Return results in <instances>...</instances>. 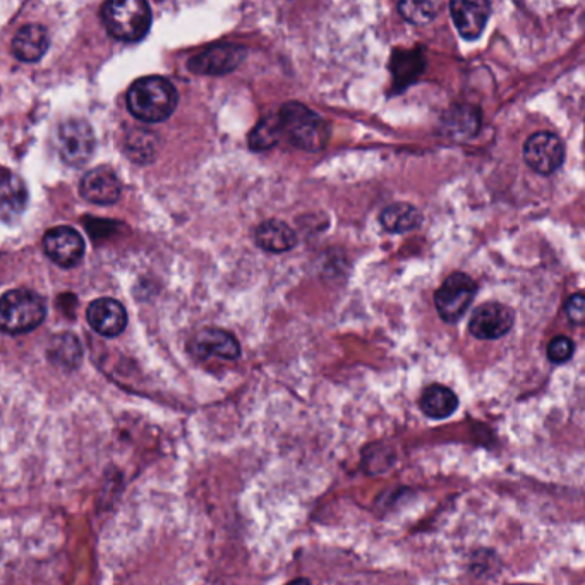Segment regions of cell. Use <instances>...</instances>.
<instances>
[{
    "instance_id": "cell-1",
    "label": "cell",
    "mask_w": 585,
    "mask_h": 585,
    "mask_svg": "<svg viewBox=\"0 0 585 585\" xmlns=\"http://www.w3.org/2000/svg\"><path fill=\"white\" fill-rule=\"evenodd\" d=\"M179 95L169 79L146 76L134 81L127 90V109L138 121L162 122L174 114Z\"/></svg>"
},
{
    "instance_id": "cell-2",
    "label": "cell",
    "mask_w": 585,
    "mask_h": 585,
    "mask_svg": "<svg viewBox=\"0 0 585 585\" xmlns=\"http://www.w3.org/2000/svg\"><path fill=\"white\" fill-rule=\"evenodd\" d=\"M151 9L145 0H112L102 7V21L110 37L134 43L148 35Z\"/></svg>"
},
{
    "instance_id": "cell-3",
    "label": "cell",
    "mask_w": 585,
    "mask_h": 585,
    "mask_svg": "<svg viewBox=\"0 0 585 585\" xmlns=\"http://www.w3.org/2000/svg\"><path fill=\"white\" fill-rule=\"evenodd\" d=\"M278 119L282 133L287 134L290 143L301 150H323L330 139L326 122L302 103H285L278 112Z\"/></svg>"
},
{
    "instance_id": "cell-4",
    "label": "cell",
    "mask_w": 585,
    "mask_h": 585,
    "mask_svg": "<svg viewBox=\"0 0 585 585\" xmlns=\"http://www.w3.org/2000/svg\"><path fill=\"white\" fill-rule=\"evenodd\" d=\"M47 314L43 297L30 289L6 292L0 301V325L11 335H21L42 325Z\"/></svg>"
},
{
    "instance_id": "cell-5",
    "label": "cell",
    "mask_w": 585,
    "mask_h": 585,
    "mask_svg": "<svg viewBox=\"0 0 585 585\" xmlns=\"http://www.w3.org/2000/svg\"><path fill=\"white\" fill-rule=\"evenodd\" d=\"M95 134L88 122L78 117H69L57 127L55 148L62 162L69 167H83L90 162L95 151Z\"/></svg>"
},
{
    "instance_id": "cell-6",
    "label": "cell",
    "mask_w": 585,
    "mask_h": 585,
    "mask_svg": "<svg viewBox=\"0 0 585 585\" xmlns=\"http://www.w3.org/2000/svg\"><path fill=\"white\" fill-rule=\"evenodd\" d=\"M477 285L465 273H452L435 292L436 311L441 320L447 323H457L471 308L476 297Z\"/></svg>"
},
{
    "instance_id": "cell-7",
    "label": "cell",
    "mask_w": 585,
    "mask_h": 585,
    "mask_svg": "<svg viewBox=\"0 0 585 585\" xmlns=\"http://www.w3.org/2000/svg\"><path fill=\"white\" fill-rule=\"evenodd\" d=\"M524 160L537 174H555L565 162V145L556 134L534 133L524 143Z\"/></svg>"
},
{
    "instance_id": "cell-8",
    "label": "cell",
    "mask_w": 585,
    "mask_h": 585,
    "mask_svg": "<svg viewBox=\"0 0 585 585\" xmlns=\"http://www.w3.org/2000/svg\"><path fill=\"white\" fill-rule=\"evenodd\" d=\"M43 251L62 268H73L85 256V241L73 227H54L43 236Z\"/></svg>"
},
{
    "instance_id": "cell-9",
    "label": "cell",
    "mask_w": 585,
    "mask_h": 585,
    "mask_svg": "<svg viewBox=\"0 0 585 585\" xmlns=\"http://www.w3.org/2000/svg\"><path fill=\"white\" fill-rule=\"evenodd\" d=\"M515 314L500 302H488L474 309L469 330L479 340H498L513 328Z\"/></svg>"
},
{
    "instance_id": "cell-10",
    "label": "cell",
    "mask_w": 585,
    "mask_h": 585,
    "mask_svg": "<svg viewBox=\"0 0 585 585\" xmlns=\"http://www.w3.org/2000/svg\"><path fill=\"white\" fill-rule=\"evenodd\" d=\"M246 55L248 52L244 47L224 43V45H215L212 49L205 50L203 54L189 59L187 66H189V71L196 74L222 76V74L236 71V67L241 66L246 59Z\"/></svg>"
},
{
    "instance_id": "cell-11",
    "label": "cell",
    "mask_w": 585,
    "mask_h": 585,
    "mask_svg": "<svg viewBox=\"0 0 585 585\" xmlns=\"http://www.w3.org/2000/svg\"><path fill=\"white\" fill-rule=\"evenodd\" d=\"M79 193L93 205H114L121 198L122 184L114 170L102 165L83 175Z\"/></svg>"
},
{
    "instance_id": "cell-12",
    "label": "cell",
    "mask_w": 585,
    "mask_h": 585,
    "mask_svg": "<svg viewBox=\"0 0 585 585\" xmlns=\"http://www.w3.org/2000/svg\"><path fill=\"white\" fill-rule=\"evenodd\" d=\"M450 14L460 37L474 42L483 35L491 16V4L483 0H453L450 2Z\"/></svg>"
},
{
    "instance_id": "cell-13",
    "label": "cell",
    "mask_w": 585,
    "mask_h": 585,
    "mask_svg": "<svg viewBox=\"0 0 585 585\" xmlns=\"http://www.w3.org/2000/svg\"><path fill=\"white\" fill-rule=\"evenodd\" d=\"M86 320L98 335L112 338L126 330L127 313L121 302L110 297H102L88 306Z\"/></svg>"
},
{
    "instance_id": "cell-14",
    "label": "cell",
    "mask_w": 585,
    "mask_h": 585,
    "mask_svg": "<svg viewBox=\"0 0 585 585\" xmlns=\"http://www.w3.org/2000/svg\"><path fill=\"white\" fill-rule=\"evenodd\" d=\"M191 352L201 359L220 357L227 361H234L241 356V345L232 333L218 328H205L194 335L191 340Z\"/></svg>"
},
{
    "instance_id": "cell-15",
    "label": "cell",
    "mask_w": 585,
    "mask_h": 585,
    "mask_svg": "<svg viewBox=\"0 0 585 585\" xmlns=\"http://www.w3.org/2000/svg\"><path fill=\"white\" fill-rule=\"evenodd\" d=\"M28 205V191L25 182L18 175L4 169L2 172V184H0V217L9 224L21 217Z\"/></svg>"
},
{
    "instance_id": "cell-16",
    "label": "cell",
    "mask_w": 585,
    "mask_h": 585,
    "mask_svg": "<svg viewBox=\"0 0 585 585\" xmlns=\"http://www.w3.org/2000/svg\"><path fill=\"white\" fill-rule=\"evenodd\" d=\"M49 47V31L42 25H25L13 38V54L21 62L40 61Z\"/></svg>"
},
{
    "instance_id": "cell-17",
    "label": "cell",
    "mask_w": 585,
    "mask_h": 585,
    "mask_svg": "<svg viewBox=\"0 0 585 585\" xmlns=\"http://www.w3.org/2000/svg\"><path fill=\"white\" fill-rule=\"evenodd\" d=\"M256 244L268 253H287L297 244V236L289 225L280 220H266L256 229Z\"/></svg>"
},
{
    "instance_id": "cell-18",
    "label": "cell",
    "mask_w": 585,
    "mask_h": 585,
    "mask_svg": "<svg viewBox=\"0 0 585 585\" xmlns=\"http://www.w3.org/2000/svg\"><path fill=\"white\" fill-rule=\"evenodd\" d=\"M419 405H421V411L429 419L441 421V419H447L457 412L459 397L448 386L431 385L424 390Z\"/></svg>"
},
{
    "instance_id": "cell-19",
    "label": "cell",
    "mask_w": 585,
    "mask_h": 585,
    "mask_svg": "<svg viewBox=\"0 0 585 585\" xmlns=\"http://www.w3.org/2000/svg\"><path fill=\"white\" fill-rule=\"evenodd\" d=\"M47 356L57 368L73 371L83 361V349L76 335L64 332L50 338Z\"/></svg>"
},
{
    "instance_id": "cell-20",
    "label": "cell",
    "mask_w": 585,
    "mask_h": 585,
    "mask_svg": "<svg viewBox=\"0 0 585 585\" xmlns=\"http://www.w3.org/2000/svg\"><path fill=\"white\" fill-rule=\"evenodd\" d=\"M421 220H423L421 212L417 210L416 206L409 205V203H395V205L386 206L385 210L380 213L381 227L392 234L411 232L421 225Z\"/></svg>"
},
{
    "instance_id": "cell-21",
    "label": "cell",
    "mask_w": 585,
    "mask_h": 585,
    "mask_svg": "<svg viewBox=\"0 0 585 585\" xmlns=\"http://www.w3.org/2000/svg\"><path fill=\"white\" fill-rule=\"evenodd\" d=\"M445 129L448 133L455 136V138H465V136H474L481 124V117L479 112L474 107L469 105H459V107H452L445 114L443 119Z\"/></svg>"
},
{
    "instance_id": "cell-22",
    "label": "cell",
    "mask_w": 585,
    "mask_h": 585,
    "mask_svg": "<svg viewBox=\"0 0 585 585\" xmlns=\"http://www.w3.org/2000/svg\"><path fill=\"white\" fill-rule=\"evenodd\" d=\"M280 134H282V126H280L278 115H268L265 119H261L258 126L254 127L249 134V146L254 151L270 150L277 145Z\"/></svg>"
},
{
    "instance_id": "cell-23",
    "label": "cell",
    "mask_w": 585,
    "mask_h": 585,
    "mask_svg": "<svg viewBox=\"0 0 585 585\" xmlns=\"http://www.w3.org/2000/svg\"><path fill=\"white\" fill-rule=\"evenodd\" d=\"M440 4L436 2H400L399 11L402 18L407 19L412 25H426L433 21L438 14Z\"/></svg>"
},
{
    "instance_id": "cell-24",
    "label": "cell",
    "mask_w": 585,
    "mask_h": 585,
    "mask_svg": "<svg viewBox=\"0 0 585 585\" xmlns=\"http://www.w3.org/2000/svg\"><path fill=\"white\" fill-rule=\"evenodd\" d=\"M575 352V344L572 342V338L560 335L555 337L548 345V359L553 364H563V362L570 361Z\"/></svg>"
},
{
    "instance_id": "cell-25",
    "label": "cell",
    "mask_w": 585,
    "mask_h": 585,
    "mask_svg": "<svg viewBox=\"0 0 585 585\" xmlns=\"http://www.w3.org/2000/svg\"><path fill=\"white\" fill-rule=\"evenodd\" d=\"M565 313L573 325H584L585 323V296L584 294H573L565 304Z\"/></svg>"
},
{
    "instance_id": "cell-26",
    "label": "cell",
    "mask_w": 585,
    "mask_h": 585,
    "mask_svg": "<svg viewBox=\"0 0 585 585\" xmlns=\"http://www.w3.org/2000/svg\"><path fill=\"white\" fill-rule=\"evenodd\" d=\"M289 585H311L308 579H296L292 580Z\"/></svg>"
}]
</instances>
